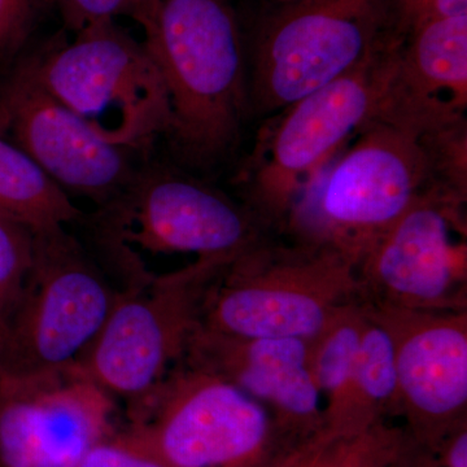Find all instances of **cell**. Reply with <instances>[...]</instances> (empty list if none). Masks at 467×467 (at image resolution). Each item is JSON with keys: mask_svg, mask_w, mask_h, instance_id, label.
<instances>
[{"mask_svg": "<svg viewBox=\"0 0 467 467\" xmlns=\"http://www.w3.org/2000/svg\"><path fill=\"white\" fill-rule=\"evenodd\" d=\"M0 138L16 146L69 196L103 207L133 180L142 156L106 142L46 90L26 55L0 81Z\"/></svg>", "mask_w": 467, "mask_h": 467, "instance_id": "13", "label": "cell"}, {"mask_svg": "<svg viewBox=\"0 0 467 467\" xmlns=\"http://www.w3.org/2000/svg\"><path fill=\"white\" fill-rule=\"evenodd\" d=\"M365 304L391 337L398 418L413 441L436 450L451 430L467 422V310Z\"/></svg>", "mask_w": 467, "mask_h": 467, "instance_id": "14", "label": "cell"}, {"mask_svg": "<svg viewBox=\"0 0 467 467\" xmlns=\"http://www.w3.org/2000/svg\"><path fill=\"white\" fill-rule=\"evenodd\" d=\"M264 229L247 205L150 162L94 218L95 243L122 285L149 278L150 261L161 257L230 264L265 239Z\"/></svg>", "mask_w": 467, "mask_h": 467, "instance_id": "3", "label": "cell"}, {"mask_svg": "<svg viewBox=\"0 0 467 467\" xmlns=\"http://www.w3.org/2000/svg\"><path fill=\"white\" fill-rule=\"evenodd\" d=\"M34 230L0 209V312L9 324L33 266Z\"/></svg>", "mask_w": 467, "mask_h": 467, "instance_id": "21", "label": "cell"}, {"mask_svg": "<svg viewBox=\"0 0 467 467\" xmlns=\"http://www.w3.org/2000/svg\"><path fill=\"white\" fill-rule=\"evenodd\" d=\"M125 416L124 434L169 467H270L295 448L263 405L186 358Z\"/></svg>", "mask_w": 467, "mask_h": 467, "instance_id": "4", "label": "cell"}, {"mask_svg": "<svg viewBox=\"0 0 467 467\" xmlns=\"http://www.w3.org/2000/svg\"><path fill=\"white\" fill-rule=\"evenodd\" d=\"M8 337V322L5 319L3 313L0 312V356H2V350L5 348V342H7ZM2 359V358H0Z\"/></svg>", "mask_w": 467, "mask_h": 467, "instance_id": "28", "label": "cell"}, {"mask_svg": "<svg viewBox=\"0 0 467 467\" xmlns=\"http://www.w3.org/2000/svg\"><path fill=\"white\" fill-rule=\"evenodd\" d=\"M117 400L76 364L0 374V467H81L119 431Z\"/></svg>", "mask_w": 467, "mask_h": 467, "instance_id": "12", "label": "cell"}, {"mask_svg": "<svg viewBox=\"0 0 467 467\" xmlns=\"http://www.w3.org/2000/svg\"><path fill=\"white\" fill-rule=\"evenodd\" d=\"M387 467H444L438 451L420 444L405 432L400 450Z\"/></svg>", "mask_w": 467, "mask_h": 467, "instance_id": "26", "label": "cell"}, {"mask_svg": "<svg viewBox=\"0 0 467 467\" xmlns=\"http://www.w3.org/2000/svg\"><path fill=\"white\" fill-rule=\"evenodd\" d=\"M367 309L361 297L340 306L308 340L309 368L324 400L325 430L339 422L364 330Z\"/></svg>", "mask_w": 467, "mask_h": 467, "instance_id": "18", "label": "cell"}, {"mask_svg": "<svg viewBox=\"0 0 467 467\" xmlns=\"http://www.w3.org/2000/svg\"><path fill=\"white\" fill-rule=\"evenodd\" d=\"M51 3L54 0H0V66L8 67L23 55Z\"/></svg>", "mask_w": 467, "mask_h": 467, "instance_id": "22", "label": "cell"}, {"mask_svg": "<svg viewBox=\"0 0 467 467\" xmlns=\"http://www.w3.org/2000/svg\"><path fill=\"white\" fill-rule=\"evenodd\" d=\"M395 69L391 91L420 104L465 113L467 15L410 24L392 18Z\"/></svg>", "mask_w": 467, "mask_h": 467, "instance_id": "16", "label": "cell"}, {"mask_svg": "<svg viewBox=\"0 0 467 467\" xmlns=\"http://www.w3.org/2000/svg\"><path fill=\"white\" fill-rule=\"evenodd\" d=\"M463 15H467V0H392V17L399 24Z\"/></svg>", "mask_w": 467, "mask_h": 467, "instance_id": "25", "label": "cell"}, {"mask_svg": "<svg viewBox=\"0 0 467 467\" xmlns=\"http://www.w3.org/2000/svg\"><path fill=\"white\" fill-rule=\"evenodd\" d=\"M183 358L263 405L294 447L324 431V400L310 373L308 340L233 337L201 325Z\"/></svg>", "mask_w": 467, "mask_h": 467, "instance_id": "15", "label": "cell"}, {"mask_svg": "<svg viewBox=\"0 0 467 467\" xmlns=\"http://www.w3.org/2000/svg\"><path fill=\"white\" fill-rule=\"evenodd\" d=\"M34 234L32 270L0 356L3 371L9 373L78 362L119 290L66 226Z\"/></svg>", "mask_w": 467, "mask_h": 467, "instance_id": "10", "label": "cell"}, {"mask_svg": "<svg viewBox=\"0 0 467 467\" xmlns=\"http://www.w3.org/2000/svg\"><path fill=\"white\" fill-rule=\"evenodd\" d=\"M265 2L269 5H279V3L288 2V0H265Z\"/></svg>", "mask_w": 467, "mask_h": 467, "instance_id": "29", "label": "cell"}, {"mask_svg": "<svg viewBox=\"0 0 467 467\" xmlns=\"http://www.w3.org/2000/svg\"><path fill=\"white\" fill-rule=\"evenodd\" d=\"M393 69L395 38L389 32L365 63L295 101L261 133L238 183L264 226L284 227L300 193L379 110Z\"/></svg>", "mask_w": 467, "mask_h": 467, "instance_id": "5", "label": "cell"}, {"mask_svg": "<svg viewBox=\"0 0 467 467\" xmlns=\"http://www.w3.org/2000/svg\"><path fill=\"white\" fill-rule=\"evenodd\" d=\"M405 439L392 420L358 432H319L282 456L270 467H387Z\"/></svg>", "mask_w": 467, "mask_h": 467, "instance_id": "20", "label": "cell"}, {"mask_svg": "<svg viewBox=\"0 0 467 467\" xmlns=\"http://www.w3.org/2000/svg\"><path fill=\"white\" fill-rule=\"evenodd\" d=\"M54 3L67 29L75 34L94 24L116 21L119 17L140 23L137 0H54Z\"/></svg>", "mask_w": 467, "mask_h": 467, "instance_id": "23", "label": "cell"}, {"mask_svg": "<svg viewBox=\"0 0 467 467\" xmlns=\"http://www.w3.org/2000/svg\"><path fill=\"white\" fill-rule=\"evenodd\" d=\"M358 134L300 193L282 230L292 242L335 248L358 265L420 196L466 189L467 135L465 117L389 95Z\"/></svg>", "mask_w": 467, "mask_h": 467, "instance_id": "1", "label": "cell"}, {"mask_svg": "<svg viewBox=\"0 0 467 467\" xmlns=\"http://www.w3.org/2000/svg\"><path fill=\"white\" fill-rule=\"evenodd\" d=\"M365 309L367 319L346 407L337 426L326 431L358 432L380 420L398 418V376L391 337L367 304Z\"/></svg>", "mask_w": 467, "mask_h": 467, "instance_id": "17", "label": "cell"}, {"mask_svg": "<svg viewBox=\"0 0 467 467\" xmlns=\"http://www.w3.org/2000/svg\"><path fill=\"white\" fill-rule=\"evenodd\" d=\"M465 201L435 189L414 202L359 261L361 299L389 308L467 310Z\"/></svg>", "mask_w": 467, "mask_h": 467, "instance_id": "11", "label": "cell"}, {"mask_svg": "<svg viewBox=\"0 0 467 467\" xmlns=\"http://www.w3.org/2000/svg\"><path fill=\"white\" fill-rule=\"evenodd\" d=\"M227 265L192 261L122 285L78 364L117 401H140L183 358L201 327L209 288Z\"/></svg>", "mask_w": 467, "mask_h": 467, "instance_id": "9", "label": "cell"}, {"mask_svg": "<svg viewBox=\"0 0 467 467\" xmlns=\"http://www.w3.org/2000/svg\"><path fill=\"white\" fill-rule=\"evenodd\" d=\"M3 367H2V359H0V374H2Z\"/></svg>", "mask_w": 467, "mask_h": 467, "instance_id": "30", "label": "cell"}, {"mask_svg": "<svg viewBox=\"0 0 467 467\" xmlns=\"http://www.w3.org/2000/svg\"><path fill=\"white\" fill-rule=\"evenodd\" d=\"M392 0H288L270 5L252 54L261 112L285 109L361 66L382 46Z\"/></svg>", "mask_w": 467, "mask_h": 467, "instance_id": "8", "label": "cell"}, {"mask_svg": "<svg viewBox=\"0 0 467 467\" xmlns=\"http://www.w3.org/2000/svg\"><path fill=\"white\" fill-rule=\"evenodd\" d=\"M144 43L167 88L171 149L192 167L216 164L238 140L247 104L233 0H160Z\"/></svg>", "mask_w": 467, "mask_h": 467, "instance_id": "2", "label": "cell"}, {"mask_svg": "<svg viewBox=\"0 0 467 467\" xmlns=\"http://www.w3.org/2000/svg\"><path fill=\"white\" fill-rule=\"evenodd\" d=\"M160 0H137L138 8H140V26L143 32H146L153 20H155L156 12H158Z\"/></svg>", "mask_w": 467, "mask_h": 467, "instance_id": "27", "label": "cell"}, {"mask_svg": "<svg viewBox=\"0 0 467 467\" xmlns=\"http://www.w3.org/2000/svg\"><path fill=\"white\" fill-rule=\"evenodd\" d=\"M26 57L46 90L106 142L144 158L167 135L171 103L158 63L116 21Z\"/></svg>", "mask_w": 467, "mask_h": 467, "instance_id": "7", "label": "cell"}, {"mask_svg": "<svg viewBox=\"0 0 467 467\" xmlns=\"http://www.w3.org/2000/svg\"><path fill=\"white\" fill-rule=\"evenodd\" d=\"M0 209L39 230L63 227L82 218L57 183L23 150L0 138Z\"/></svg>", "mask_w": 467, "mask_h": 467, "instance_id": "19", "label": "cell"}, {"mask_svg": "<svg viewBox=\"0 0 467 467\" xmlns=\"http://www.w3.org/2000/svg\"><path fill=\"white\" fill-rule=\"evenodd\" d=\"M81 467H169L138 445L121 429L88 454Z\"/></svg>", "mask_w": 467, "mask_h": 467, "instance_id": "24", "label": "cell"}, {"mask_svg": "<svg viewBox=\"0 0 467 467\" xmlns=\"http://www.w3.org/2000/svg\"><path fill=\"white\" fill-rule=\"evenodd\" d=\"M358 267L335 248L265 238L221 270L202 326L233 337L312 339L340 306L361 297Z\"/></svg>", "mask_w": 467, "mask_h": 467, "instance_id": "6", "label": "cell"}]
</instances>
